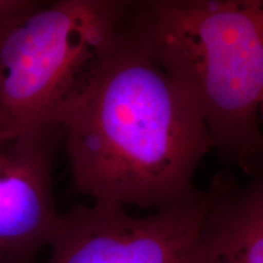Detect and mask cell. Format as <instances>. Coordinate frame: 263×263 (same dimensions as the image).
I'll return each instance as SVG.
<instances>
[{"label":"cell","instance_id":"cell-5","mask_svg":"<svg viewBox=\"0 0 263 263\" xmlns=\"http://www.w3.org/2000/svg\"><path fill=\"white\" fill-rule=\"evenodd\" d=\"M60 126L0 132V263H35L54 235L60 213L52 195V164Z\"/></svg>","mask_w":263,"mask_h":263},{"label":"cell","instance_id":"cell-1","mask_svg":"<svg viewBox=\"0 0 263 263\" xmlns=\"http://www.w3.org/2000/svg\"><path fill=\"white\" fill-rule=\"evenodd\" d=\"M130 10V9H129ZM76 189L93 202L162 209L189 196L213 149L188 91L128 16L116 47L60 124Z\"/></svg>","mask_w":263,"mask_h":263},{"label":"cell","instance_id":"cell-4","mask_svg":"<svg viewBox=\"0 0 263 263\" xmlns=\"http://www.w3.org/2000/svg\"><path fill=\"white\" fill-rule=\"evenodd\" d=\"M211 194L189 196L137 217L93 202L60 213L45 263H195Z\"/></svg>","mask_w":263,"mask_h":263},{"label":"cell","instance_id":"cell-7","mask_svg":"<svg viewBox=\"0 0 263 263\" xmlns=\"http://www.w3.org/2000/svg\"><path fill=\"white\" fill-rule=\"evenodd\" d=\"M43 4L35 0H0V41L21 20Z\"/></svg>","mask_w":263,"mask_h":263},{"label":"cell","instance_id":"cell-8","mask_svg":"<svg viewBox=\"0 0 263 263\" xmlns=\"http://www.w3.org/2000/svg\"><path fill=\"white\" fill-rule=\"evenodd\" d=\"M259 118H261V123H263V95H262L261 105H259Z\"/></svg>","mask_w":263,"mask_h":263},{"label":"cell","instance_id":"cell-6","mask_svg":"<svg viewBox=\"0 0 263 263\" xmlns=\"http://www.w3.org/2000/svg\"><path fill=\"white\" fill-rule=\"evenodd\" d=\"M209 190L195 263H263V167L245 186L223 174Z\"/></svg>","mask_w":263,"mask_h":263},{"label":"cell","instance_id":"cell-2","mask_svg":"<svg viewBox=\"0 0 263 263\" xmlns=\"http://www.w3.org/2000/svg\"><path fill=\"white\" fill-rule=\"evenodd\" d=\"M129 20L192 97L213 149L254 176L263 167V0L130 2Z\"/></svg>","mask_w":263,"mask_h":263},{"label":"cell","instance_id":"cell-3","mask_svg":"<svg viewBox=\"0 0 263 263\" xmlns=\"http://www.w3.org/2000/svg\"><path fill=\"white\" fill-rule=\"evenodd\" d=\"M130 2L43 3L0 41V132L60 126L116 47Z\"/></svg>","mask_w":263,"mask_h":263}]
</instances>
